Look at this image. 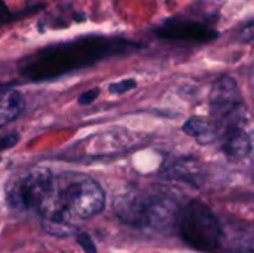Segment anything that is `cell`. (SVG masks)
I'll return each instance as SVG.
<instances>
[{
	"instance_id": "obj_6",
	"label": "cell",
	"mask_w": 254,
	"mask_h": 253,
	"mask_svg": "<svg viewBox=\"0 0 254 253\" xmlns=\"http://www.w3.org/2000/svg\"><path fill=\"white\" fill-rule=\"evenodd\" d=\"M109 40L104 39H88V40H80L77 43H70V45H61V46H54L49 49H45L43 54H39L36 57V61L28 66V69H42L43 66H48L49 69H54L55 72H61L65 60L71 61L79 60V61H89L101 57L104 52H107V48H110Z\"/></svg>"
},
{
	"instance_id": "obj_13",
	"label": "cell",
	"mask_w": 254,
	"mask_h": 253,
	"mask_svg": "<svg viewBox=\"0 0 254 253\" xmlns=\"http://www.w3.org/2000/svg\"><path fill=\"white\" fill-rule=\"evenodd\" d=\"M12 19H13V13L9 10L6 3L3 0H0V25H4V24L10 22Z\"/></svg>"
},
{
	"instance_id": "obj_12",
	"label": "cell",
	"mask_w": 254,
	"mask_h": 253,
	"mask_svg": "<svg viewBox=\"0 0 254 253\" xmlns=\"http://www.w3.org/2000/svg\"><path fill=\"white\" fill-rule=\"evenodd\" d=\"M240 39L244 42H254V21L246 24L240 31Z\"/></svg>"
},
{
	"instance_id": "obj_7",
	"label": "cell",
	"mask_w": 254,
	"mask_h": 253,
	"mask_svg": "<svg viewBox=\"0 0 254 253\" xmlns=\"http://www.w3.org/2000/svg\"><path fill=\"white\" fill-rule=\"evenodd\" d=\"M158 36L164 39H179V40H196V42H207L217 36L214 30L210 27L195 22V21H183V19H170L162 24L158 31Z\"/></svg>"
},
{
	"instance_id": "obj_3",
	"label": "cell",
	"mask_w": 254,
	"mask_h": 253,
	"mask_svg": "<svg viewBox=\"0 0 254 253\" xmlns=\"http://www.w3.org/2000/svg\"><path fill=\"white\" fill-rule=\"evenodd\" d=\"M179 233L192 248L202 252L217 249L222 230L216 215L201 200H192L179 215Z\"/></svg>"
},
{
	"instance_id": "obj_4",
	"label": "cell",
	"mask_w": 254,
	"mask_h": 253,
	"mask_svg": "<svg viewBox=\"0 0 254 253\" xmlns=\"http://www.w3.org/2000/svg\"><path fill=\"white\" fill-rule=\"evenodd\" d=\"M52 179V173L43 167H34L12 177L6 188L9 206L19 212H39Z\"/></svg>"
},
{
	"instance_id": "obj_16",
	"label": "cell",
	"mask_w": 254,
	"mask_h": 253,
	"mask_svg": "<svg viewBox=\"0 0 254 253\" xmlns=\"http://www.w3.org/2000/svg\"><path fill=\"white\" fill-rule=\"evenodd\" d=\"M79 243L85 248V251L88 253H95V246L92 245V242H91V239L88 236H80Z\"/></svg>"
},
{
	"instance_id": "obj_14",
	"label": "cell",
	"mask_w": 254,
	"mask_h": 253,
	"mask_svg": "<svg viewBox=\"0 0 254 253\" xmlns=\"http://www.w3.org/2000/svg\"><path fill=\"white\" fill-rule=\"evenodd\" d=\"M98 89L95 88V89H89V91H86V92H83L80 97H79V103L80 104H89V103H92L95 98H97V95H98Z\"/></svg>"
},
{
	"instance_id": "obj_9",
	"label": "cell",
	"mask_w": 254,
	"mask_h": 253,
	"mask_svg": "<svg viewBox=\"0 0 254 253\" xmlns=\"http://www.w3.org/2000/svg\"><path fill=\"white\" fill-rule=\"evenodd\" d=\"M24 107L21 94L10 88H0V127L15 119Z\"/></svg>"
},
{
	"instance_id": "obj_10",
	"label": "cell",
	"mask_w": 254,
	"mask_h": 253,
	"mask_svg": "<svg viewBox=\"0 0 254 253\" xmlns=\"http://www.w3.org/2000/svg\"><path fill=\"white\" fill-rule=\"evenodd\" d=\"M183 131L188 133L189 136H193L199 139L201 142H210L216 139V130L213 122L207 121L205 118H190L188 122L183 125Z\"/></svg>"
},
{
	"instance_id": "obj_15",
	"label": "cell",
	"mask_w": 254,
	"mask_h": 253,
	"mask_svg": "<svg viewBox=\"0 0 254 253\" xmlns=\"http://www.w3.org/2000/svg\"><path fill=\"white\" fill-rule=\"evenodd\" d=\"M18 142V136L16 134H9V136H4L0 139V151L9 148V146H13L15 143Z\"/></svg>"
},
{
	"instance_id": "obj_2",
	"label": "cell",
	"mask_w": 254,
	"mask_h": 253,
	"mask_svg": "<svg viewBox=\"0 0 254 253\" xmlns=\"http://www.w3.org/2000/svg\"><path fill=\"white\" fill-rule=\"evenodd\" d=\"M118 216L134 227L164 231L179 222V209L176 203L158 194L143 191H128L115 200Z\"/></svg>"
},
{
	"instance_id": "obj_8",
	"label": "cell",
	"mask_w": 254,
	"mask_h": 253,
	"mask_svg": "<svg viewBox=\"0 0 254 253\" xmlns=\"http://www.w3.org/2000/svg\"><path fill=\"white\" fill-rule=\"evenodd\" d=\"M222 140L223 152L232 160H241L249 155L252 149V142L249 133L244 130L243 124H232L225 127L217 133Z\"/></svg>"
},
{
	"instance_id": "obj_11",
	"label": "cell",
	"mask_w": 254,
	"mask_h": 253,
	"mask_svg": "<svg viewBox=\"0 0 254 253\" xmlns=\"http://www.w3.org/2000/svg\"><path fill=\"white\" fill-rule=\"evenodd\" d=\"M137 86V82L134 79H124L121 82H115L109 86V91L112 94H124L127 91H131Z\"/></svg>"
},
{
	"instance_id": "obj_1",
	"label": "cell",
	"mask_w": 254,
	"mask_h": 253,
	"mask_svg": "<svg viewBox=\"0 0 254 253\" xmlns=\"http://www.w3.org/2000/svg\"><path fill=\"white\" fill-rule=\"evenodd\" d=\"M104 201V192L94 179L80 173H63L54 176L39 213L55 227H71L98 215Z\"/></svg>"
},
{
	"instance_id": "obj_5",
	"label": "cell",
	"mask_w": 254,
	"mask_h": 253,
	"mask_svg": "<svg viewBox=\"0 0 254 253\" xmlns=\"http://www.w3.org/2000/svg\"><path fill=\"white\" fill-rule=\"evenodd\" d=\"M211 116L216 136L220 130L232 124H243L244 107L238 85L231 76H220L211 88L210 94Z\"/></svg>"
}]
</instances>
